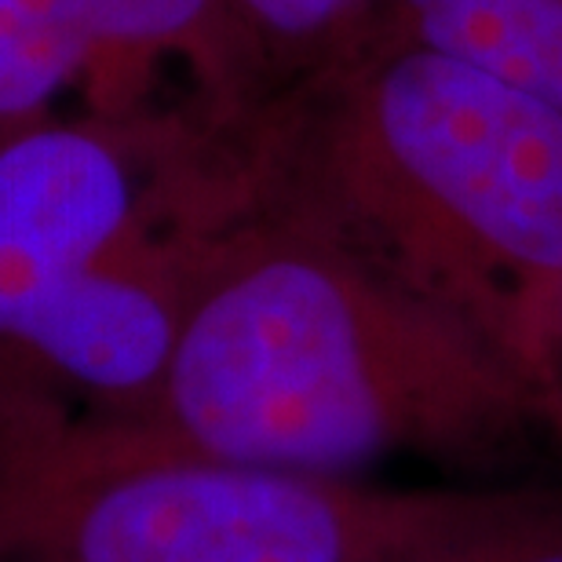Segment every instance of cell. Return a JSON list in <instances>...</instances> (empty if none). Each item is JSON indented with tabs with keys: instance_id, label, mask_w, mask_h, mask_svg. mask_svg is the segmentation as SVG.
<instances>
[{
	"instance_id": "cell-1",
	"label": "cell",
	"mask_w": 562,
	"mask_h": 562,
	"mask_svg": "<svg viewBox=\"0 0 562 562\" xmlns=\"http://www.w3.org/2000/svg\"><path fill=\"white\" fill-rule=\"evenodd\" d=\"M92 431V427H88ZM157 446L329 479H501L548 442L486 336L329 234L271 209L223 234L154 406Z\"/></svg>"
},
{
	"instance_id": "cell-2",
	"label": "cell",
	"mask_w": 562,
	"mask_h": 562,
	"mask_svg": "<svg viewBox=\"0 0 562 562\" xmlns=\"http://www.w3.org/2000/svg\"><path fill=\"white\" fill-rule=\"evenodd\" d=\"M238 146L260 209L457 314L522 376L562 296V110L391 30L300 74Z\"/></svg>"
},
{
	"instance_id": "cell-3",
	"label": "cell",
	"mask_w": 562,
	"mask_h": 562,
	"mask_svg": "<svg viewBox=\"0 0 562 562\" xmlns=\"http://www.w3.org/2000/svg\"><path fill=\"white\" fill-rule=\"evenodd\" d=\"M522 486L300 475L92 427L0 446V562H417Z\"/></svg>"
},
{
	"instance_id": "cell-4",
	"label": "cell",
	"mask_w": 562,
	"mask_h": 562,
	"mask_svg": "<svg viewBox=\"0 0 562 562\" xmlns=\"http://www.w3.org/2000/svg\"><path fill=\"white\" fill-rule=\"evenodd\" d=\"M241 187L231 146L117 121H41L0 139V413L33 333L99 260L165 212Z\"/></svg>"
},
{
	"instance_id": "cell-5",
	"label": "cell",
	"mask_w": 562,
	"mask_h": 562,
	"mask_svg": "<svg viewBox=\"0 0 562 562\" xmlns=\"http://www.w3.org/2000/svg\"><path fill=\"white\" fill-rule=\"evenodd\" d=\"M395 30L562 110V0H391Z\"/></svg>"
},
{
	"instance_id": "cell-6",
	"label": "cell",
	"mask_w": 562,
	"mask_h": 562,
	"mask_svg": "<svg viewBox=\"0 0 562 562\" xmlns=\"http://www.w3.org/2000/svg\"><path fill=\"white\" fill-rule=\"evenodd\" d=\"M95 66L143 63L165 52L190 55L212 88L245 95L256 74L231 22L227 0H81Z\"/></svg>"
},
{
	"instance_id": "cell-7",
	"label": "cell",
	"mask_w": 562,
	"mask_h": 562,
	"mask_svg": "<svg viewBox=\"0 0 562 562\" xmlns=\"http://www.w3.org/2000/svg\"><path fill=\"white\" fill-rule=\"evenodd\" d=\"M95 70L81 0H0V139L30 125Z\"/></svg>"
},
{
	"instance_id": "cell-8",
	"label": "cell",
	"mask_w": 562,
	"mask_h": 562,
	"mask_svg": "<svg viewBox=\"0 0 562 562\" xmlns=\"http://www.w3.org/2000/svg\"><path fill=\"white\" fill-rule=\"evenodd\" d=\"M373 0H227L252 70H300L333 59L362 37Z\"/></svg>"
},
{
	"instance_id": "cell-9",
	"label": "cell",
	"mask_w": 562,
	"mask_h": 562,
	"mask_svg": "<svg viewBox=\"0 0 562 562\" xmlns=\"http://www.w3.org/2000/svg\"><path fill=\"white\" fill-rule=\"evenodd\" d=\"M417 562H562V490L526 482L508 508L446 537Z\"/></svg>"
},
{
	"instance_id": "cell-10",
	"label": "cell",
	"mask_w": 562,
	"mask_h": 562,
	"mask_svg": "<svg viewBox=\"0 0 562 562\" xmlns=\"http://www.w3.org/2000/svg\"><path fill=\"white\" fill-rule=\"evenodd\" d=\"M522 380L530 387L533 409L541 417L548 442L562 453V296L552 303L530 351H526Z\"/></svg>"
}]
</instances>
